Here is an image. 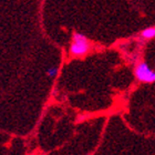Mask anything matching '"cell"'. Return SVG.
Wrapping results in <instances>:
<instances>
[{"label":"cell","mask_w":155,"mask_h":155,"mask_svg":"<svg viewBox=\"0 0 155 155\" xmlns=\"http://www.w3.org/2000/svg\"><path fill=\"white\" fill-rule=\"evenodd\" d=\"M92 51V42L81 32H73L69 45V57L71 59H84Z\"/></svg>","instance_id":"cell-1"},{"label":"cell","mask_w":155,"mask_h":155,"mask_svg":"<svg viewBox=\"0 0 155 155\" xmlns=\"http://www.w3.org/2000/svg\"><path fill=\"white\" fill-rule=\"evenodd\" d=\"M133 74L135 80L140 83L152 84L155 82V71L147 64V62L143 59L136 61L133 68Z\"/></svg>","instance_id":"cell-2"},{"label":"cell","mask_w":155,"mask_h":155,"mask_svg":"<svg viewBox=\"0 0 155 155\" xmlns=\"http://www.w3.org/2000/svg\"><path fill=\"white\" fill-rule=\"evenodd\" d=\"M136 39L141 43H145V42H149L151 40H153V39H155V26L147 27L145 29H143L142 31H140Z\"/></svg>","instance_id":"cell-3"},{"label":"cell","mask_w":155,"mask_h":155,"mask_svg":"<svg viewBox=\"0 0 155 155\" xmlns=\"http://www.w3.org/2000/svg\"><path fill=\"white\" fill-rule=\"evenodd\" d=\"M58 72H59L58 67H50V68L47 70V75H48L49 78H55L58 75Z\"/></svg>","instance_id":"cell-4"}]
</instances>
